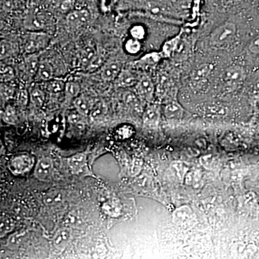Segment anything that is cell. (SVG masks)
Masks as SVG:
<instances>
[{"mask_svg": "<svg viewBox=\"0 0 259 259\" xmlns=\"http://www.w3.org/2000/svg\"><path fill=\"white\" fill-rule=\"evenodd\" d=\"M237 35L236 24L226 22L212 30L209 36V44L214 49H228L236 41Z\"/></svg>", "mask_w": 259, "mask_h": 259, "instance_id": "6da1fadb", "label": "cell"}, {"mask_svg": "<svg viewBox=\"0 0 259 259\" xmlns=\"http://www.w3.org/2000/svg\"><path fill=\"white\" fill-rule=\"evenodd\" d=\"M50 35L48 32L28 31L23 37V49L26 54H36L49 46Z\"/></svg>", "mask_w": 259, "mask_h": 259, "instance_id": "7a4b0ae2", "label": "cell"}, {"mask_svg": "<svg viewBox=\"0 0 259 259\" xmlns=\"http://www.w3.org/2000/svg\"><path fill=\"white\" fill-rule=\"evenodd\" d=\"M35 164V160L31 155L21 153L13 156L8 163L10 171L15 176H23L28 174Z\"/></svg>", "mask_w": 259, "mask_h": 259, "instance_id": "3957f363", "label": "cell"}, {"mask_svg": "<svg viewBox=\"0 0 259 259\" xmlns=\"http://www.w3.org/2000/svg\"><path fill=\"white\" fill-rule=\"evenodd\" d=\"M54 20L50 15L37 14L27 19L25 26L28 31L48 32L54 28Z\"/></svg>", "mask_w": 259, "mask_h": 259, "instance_id": "277c9868", "label": "cell"}, {"mask_svg": "<svg viewBox=\"0 0 259 259\" xmlns=\"http://www.w3.org/2000/svg\"><path fill=\"white\" fill-rule=\"evenodd\" d=\"M245 70L240 65H232L225 71L223 81L229 88H236L241 86L245 81Z\"/></svg>", "mask_w": 259, "mask_h": 259, "instance_id": "5b68a950", "label": "cell"}, {"mask_svg": "<svg viewBox=\"0 0 259 259\" xmlns=\"http://www.w3.org/2000/svg\"><path fill=\"white\" fill-rule=\"evenodd\" d=\"M71 172L75 175H91L88 166V155L86 153H79L70 156L67 159Z\"/></svg>", "mask_w": 259, "mask_h": 259, "instance_id": "8992f818", "label": "cell"}, {"mask_svg": "<svg viewBox=\"0 0 259 259\" xmlns=\"http://www.w3.org/2000/svg\"><path fill=\"white\" fill-rule=\"evenodd\" d=\"M54 166L52 159L42 157L37 161L34 168V176L42 182H48L54 176Z\"/></svg>", "mask_w": 259, "mask_h": 259, "instance_id": "52a82bcc", "label": "cell"}, {"mask_svg": "<svg viewBox=\"0 0 259 259\" xmlns=\"http://www.w3.org/2000/svg\"><path fill=\"white\" fill-rule=\"evenodd\" d=\"M213 71L211 64L200 65L194 69L190 75V82L194 88H200L208 81L209 76Z\"/></svg>", "mask_w": 259, "mask_h": 259, "instance_id": "ba28073f", "label": "cell"}, {"mask_svg": "<svg viewBox=\"0 0 259 259\" xmlns=\"http://www.w3.org/2000/svg\"><path fill=\"white\" fill-rule=\"evenodd\" d=\"M71 240V230L69 228H61L54 234L52 246L54 252L58 254L62 253L69 245Z\"/></svg>", "mask_w": 259, "mask_h": 259, "instance_id": "9c48e42d", "label": "cell"}, {"mask_svg": "<svg viewBox=\"0 0 259 259\" xmlns=\"http://www.w3.org/2000/svg\"><path fill=\"white\" fill-rule=\"evenodd\" d=\"M136 94L141 100L148 102L152 101L156 88L152 80L148 76H143L136 85Z\"/></svg>", "mask_w": 259, "mask_h": 259, "instance_id": "30bf717a", "label": "cell"}, {"mask_svg": "<svg viewBox=\"0 0 259 259\" xmlns=\"http://www.w3.org/2000/svg\"><path fill=\"white\" fill-rule=\"evenodd\" d=\"M91 15L85 9L73 10L66 15V22L71 28H80L90 22Z\"/></svg>", "mask_w": 259, "mask_h": 259, "instance_id": "8fae6325", "label": "cell"}, {"mask_svg": "<svg viewBox=\"0 0 259 259\" xmlns=\"http://www.w3.org/2000/svg\"><path fill=\"white\" fill-rule=\"evenodd\" d=\"M39 54L40 53L27 54L24 59L22 66H23L24 76L26 79H31L36 76L37 68L40 63Z\"/></svg>", "mask_w": 259, "mask_h": 259, "instance_id": "7c38bea8", "label": "cell"}, {"mask_svg": "<svg viewBox=\"0 0 259 259\" xmlns=\"http://www.w3.org/2000/svg\"><path fill=\"white\" fill-rule=\"evenodd\" d=\"M122 65L118 61H110L102 65L100 75L105 81H115L122 71Z\"/></svg>", "mask_w": 259, "mask_h": 259, "instance_id": "4fadbf2b", "label": "cell"}, {"mask_svg": "<svg viewBox=\"0 0 259 259\" xmlns=\"http://www.w3.org/2000/svg\"><path fill=\"white\" fill-rule=\"evenodd\" d=\"M161 118V110L157 105L150 104L145 109L143 113V121L144 125L150 127H157Z\"/></svg>", "mask_w": 259, "mask_h": 259, "instance_id": "5bb4252c", "label": "cell"}, {"mask_svg": "<svg viewBox=\"0 0 259 259\" xmlns=\"http://www.w3.org/2000/svg\"><path fill=\"white\" fill-rule=\"evenodd\" d=\"M73 103H74L75 110H77L79 113L85 117H88L95 102H94L93 99L88 95L80 94L79 96L74 99Z\"/></svg>", "mask_w": 259, "mask_h": 259, "instance_id": "9a60e30c", "label": "cell"}, {"mask_svg": "<svg viewBox=\"0 0 259 259\" xmlns=\"http://www.w3.org/2000/svg\"><path fill=\"white\" fill-rule=\"evenodd\" d=\"M54 75V69H53V66L51 63L47 60V59H45V60H40L35 79L38 81H45V82H47V81L53 79Z\"/></svg>", "mask_w": 259, "mask_h": 259, "instance_id": "2e32d148", "label": "cell"}, {"mask_svg": "<svg viewBox=\"0 0 259 259\" xmlns=\"http://www.w3.org/2000/svg\"><path fill=\"white\" fill-rule=\"evenodd\" d=\"M163 113L168 120H180L183 117L184 109L178 102L171 100L165 105Z\"/></svg>", "mask_w": 259, "mask_h": 259, "instance_id": "e0dca14e", "label": "cell"}, {"mask_svg": "<svg viewBox=\"0 0 259 259\" xmlns=\"http://www.w3.org/2000/svg\"><path fill=\"white\" fill-rule=\"evenodd\" d=\"M139 80L132 71L122 69L115 81L119 88H128L136 86Z\"/></svg>", "mask_w": 259, "mask_h": 259, "instance_id": "ac0fdd59", "label": "cell"}, {"mask_svg": "<svg viewBox=\"0 0 259 259\" xmlns=\"http://www.w3.org/2000/svg\"><path fill=\"white\" fill-rule=\"evenodd\" d=\"M193 213L192 209L187 206L177 209L174 213L173 220L177 224H184L192 219Z\"/></svg>", "mask_w": 259, "mask_h": 259, "instance_id": "d6986e66", "label": "cell"}, {"mask_svg": "<svg viewBox=\"0 0 259 259\" xmlns=\"http://www.w3.org/2000/svg\"><path fill=\"white\" fill-rule=\"evenodd\" d=\"M64 93L68 100H74L81 94V86L76 81H69L65 85Z\"/></svg>", "mask_w": 259, "mask_h": 259, "instance_id": "ffe728a7", "label": "cell"}, {"mask_svg": "<svg viewBox=\"0 0 259 259\" xmlns=\"http://www.w3.org/2000/svg\"><path fill=\"white\" fill-rule=\"evenodd\" d=\"M97 54V53L93 49V47H90V46L83 48L81 54H80L79 61L81 66L87 69Z\"/></svg>", "mask_w": 259, "mask_h": 259, "instance_id": "44dd1931", "label": "cell"}, {"mask_svg": "<svg viewBox=\"0 0 259 259\" xmlns=\"http://www.w3.org/2000/svg\"><path fill=\"white\" fill-rule=\"evenodd\" d=\"M30 101L36 107H41L45 101V95L38 87L32 88L30 93Z\"/></svg>", "mask_w": 259, "mask_h": 259, "instance_id": "7402d4cb", "label": "cell"}, {"mask_svg": "<svg viewBox=\"0 0 259 259\" xmlns=\"http://www.w3.org/2000/svg\"><path fill=\"white\" fill-rule=\"evenodd\" d=\"M15 86L13 81L1 83V98L5 102L8 101L14 97Z\"/></svg>", "mask_w": 259, "mask_h": 259, "instance_id": "603a6c76", "label": "cell"}, {"mask_svg": "<svg viewBox=\"0 0 259 259\" xmlns=\"http://www.w3.org/2000/svg\"><path fill=\"white\" fill-rule=\"evenodd\" d=\"M3 120L10 125H15L18 122V115L14 107L11 105H8L6 107L3 112Z\"/></svg>", "mask_w": 259, "mask_h": 259, "instance_id": "cb8c5ba5", "label": "cell"}, {"mask_svg": "<svg viewBox=\"0 0 259 259\" xmlns=\"http://www.w3.org/2000/svg\"><path fill=\"white\" fill-rule=\"evenodd\" d=\"M1 71H0V76H1V82H11L13 81L15 77V73L14 69L12 66L2 64Z\"/></svg>", "mask_w": 259, "mask_h": 259, "instance_id": "d4e9b609", "label": "cell"}, {"mask_svg": "<svg viewBox=\"0 0 259 259\" xmlns=\"http://www.w3.org/2000/svg\"><path fill=\"white\" fill-rule=\"evenodd\" d=\"M106 111V106H105L103 102H95L89 116H90L93 120H97V119H100L101 117H103Z\"/></svg>", "mask_w": 259, "mask_h": 259, "instance_id": "484cf974", "label": "cell"}, {"mask_svg": "<svg viewBox=\"0 0 259 259\" xmlns=\"http://www.w3.org/2000/svg\"><path fill=\"white\" fill-rule=\"evenodd\" d=\"M141 40L135 39L134 37L129 38L125 44V49L127 54L131 55L139 54L141 49Z\"/></svg>", "mask_w": 259, "mask_h": 259, "instance_id": "4316f807", "label": "cell"}, {"mask_svg": "<svg viewBox=\"0 0 259 259\" xmlns=\"http://www.w3.org/2000/svg\"><path fill=\"white\" fill-rule=\"evenodd\" d=\"M30 100V93L25 89H22L18 91L16 95L17 105L20 108H25L28 106L29 101Z\"/></svg>", "mask_w": 259, "mask_h": 259, "instance_id": "83f0119b", "label": "cell"}, {"mask_svg": "<svg viewBox=\"0 0 259 259\" xmlns=\"http://www.w3.org/2000/svg\"><path fill=\"white\" fill-rule=\"evenodd\" d=\"M47 89L51 93L57 94L60 93L61 92H64L66 83H64L61 80L53 79L47 81Z\"/></svg>", "mask_w": 259, "mask_h": 259, "instance_id": "f1b7e54d", "label": "cell"}, {"mask_svg": "<svg viewBox=\"0 0 259 259\" xmlns=\"http://www.w3.org/2000/svg\"><path fill=\"white\" fill-rule=\"evenodd\" d=\"M139 97L132 93H126L124 95V102L127 106L132 107L135 110H138L140 107Z\"/></svg>", "mask_w": 259, "mask_h": 259, "instance_id": "f546056e", "label": "cell"}, {"mask_svg": "<svg viewBox=\"0 0 259 259\" xmlns=\"http://www.w3.org/2000/svg\"><path fill=\"white\" fill-rule=\"evenodd\" d=\"M130 33H131V37L141 40L146 37V29L143 25H134L130 30Z\"/></svg>", "mask_w": 259, "mask_h": 259, "instance_id": "4dcf8cb0", "label": "cell"}, {"mask_svg": "<svg viewBox=\"0 0 259 259\" xmlns=\"http://www.w3.org/2000/svg\"><path fill=\"white\" fill-rule=\"evenodd\" d=\"M104 211L107 214H110L112 216H117L120 214L121 209L120 204L118 202H107L104 207Z\"/></svg>", "mask_w": 259, "mask_h": 259, "instance_id": "1f68e13d", "label": "cell"}, {"mask_svg": "<svg viewBox=\"0 0 259 259\" xmlns=\"http://www.w3.org/2000/svg\"><path fill=\"white\" fill-rule=\"evenodd\" d=\"M85 116L81 115L77 110L71 112L69 115V121L71 125L79 126L84 124Z\"/></svg>", "mask_w": 259, "mask_h": 259, "instance_id": "d6a6232c", "label": "cell"}, {"mask_svg": "<svg viewBox=\"0 0 259 259\" xmlns=\"http://www.w3.org/2000/svg\"><path fill=\"white\" fill-rule=\"evenodd\" d=\"M13 47L9 41L3 40L1 42V59H6L13 54Z\"/></svg>", "mask_w": 259, "mask_h": 259, "instance_id": "836d02e7", "label": "cell"}, {"mask_svg": "<svg viewBox=\"0 0 259 259\" xmlns=\"http://www.w3.org/2000/svg\"><path fill=\"white\" fill-rule=\"evenodd\" d=\"M14 228V222L10 218H4L2 220L1 223V236H5L7 233H10Z\"/></svg>", "mask_w": 259, "mask_h": 259, "instance_id": "e575fe53", "label": "cell"}, {"mask_svg": "<svg viewBox=\"0 0 259 259\" xmlns=\"http://www.w3.org/2000/svg\"><path fill=\"white\" fill-rule=\"evenodd\" d=\"M25 0H3V5L8 10H16L23 6Z\"/></svg>", "mask_w": 259, "mask_h": 259, "instance_id": "d590c367", "label": "cell"}, {"mask_svg": "<svg viewBox=\"0 0 259 259\" xmlns=\"http://www.w3.org/2000/svg\"><path fill=\"white\" fill-rule=\"evenodd\" d=\"M102 64H103V57H102V55L97 54L91 62H90V64H89L87 69L90 70V71H93V70L102 67Z\"/></svg>", "mask_w": 259, "mask_h": 259, "instance_id": "8d00e7d4", "label": "cell"}, {"mask_svg": "<svg viewBox=\"0 0 259 259\" xmlns=\"http://www.w3.org/2000/svg\"><path fill=\"white\" fill-rule=\"evenodd\" d=\"M248 51L253 55H259V34L250 40L248 45Z\"/></svg>", "mask_w": 259, "mask_h": 259, "instance_id": "74e56055", "label": "cell"}, {"mask_svg": "<svg viewBox=\"0 0 259 259\" xmlns=\"http://www.w3.org/2000/svg\"><path fill=\"white\" fill-rule=\"evenodd\" d=\"M74 3L75 0H61L59 8L63 13H69L74 10Z\"/></svg>", "mask_w": 259, "mask_h": 259, "instance_id": "f35d334b", "label": "cell"}, {"mask_svg": "<svg viewBox=\"0 0 259 259\" xmlns=\"http://www.w3.org/2000/svg\"><path fill=\"white\" fill-rule=\"evenodd\" d=\"M133 134V128L130 126H124L120 129V137L122 139H128Z\"/></svg>", "mask_w": 259, "mask_h": 259, "instance_id": "ab89813d", "label": "cell"}]
</instances>
